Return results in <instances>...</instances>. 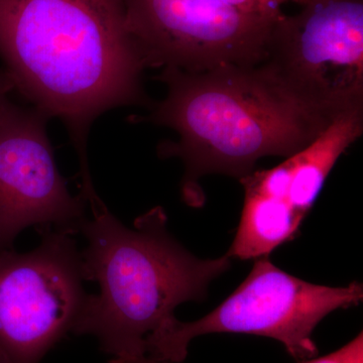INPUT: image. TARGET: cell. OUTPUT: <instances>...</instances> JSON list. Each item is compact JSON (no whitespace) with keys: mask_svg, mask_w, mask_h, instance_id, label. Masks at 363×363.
<instances>
[{"mask_svg":"<svg viewBox=\"0 0 363 363\" xmlns=\"http://www.w3.org/2000/svg\"><path fill=\"white\" fill-rule=\"evenodd\" d=\"M0 58L13 90L65 124L81 189L94 187L87 157L93 123L117 107L150 104L124 0H0Z\"/></svg>","mask_w":363,"mask_h":363,"instance_id":"1","label":"cell"},{"mask_svg":"<svg viewBox=\"0 0 363 363\" xmlns=\"http://www.w3.org/2000/svg\"><path fill=\"white\" fill-rule=\"evenodd\" d=\"M157 79L168 87L166 98L149 116L131 119L178 133V142L161 143L157 154L182 160V191L194 206L202 201L203 176L243 178L262 157L305 149L335 119L301 102L259 64L202 73L167 68Z\"/></svg>","mask_w":363,"mask_h":363,"instance_id":"2","label":"cell"},{"mask_svg":"<svg viewBox=\"0 0 363 363\" xmlns=\"http://www.w3.org/2000/svg\"><path fill=\"white\" fill-rule=\"evenodd\" d=\"M79 233L86 281H96L73 333L92 335L111 363L150 358L176 321L175 310L206 297L212 281L228 271L231 259H202L188 252L168 229L156 207L124 225L101 199L89 205Z\"/></svg>","mask_w":363,"mask_h":363,"instance_id":"3","label":"cell"},{"mask_svg":"<svg viewBox=\"0 0 363 363\" xmlns=\"http://www.w3.org/2000/svg\"><path fill=\"white\" fill-rule=\"evenodd\" d=\"M362 284L315 285L277 267L269 257L255 259L247 279L218 307L194 322H174L152 360L181 363L189 344L215 333L250 334L274 339L298 362L318 353L313 333L327 315L362 302Z\"/></svg>","mask_w":363,"mask_h":363,"instance_id":"4","label":"cell"},{"mask_svg":"<svg viewBox=\"0 0 363 363\" xmlns=\"http://www.w3.org/2000/svg\"><path fill=\"white\" fill-rule=\"evenodd\" d=\"M259 65L331 118L363 107V0H310L281 13Z\"/></svg>","mask_w":363,"mask_h":363,"instance_id":"5","label":"cell"},{"mask_svg":"<svg viewBox=\"0 0 363 363\" xmlns=\"http://www.w3.org/2000/svg\"><path fill=\"white\" fill-rule=\"evenodd\" d=\"M40 233L30 252H0V351L11 363L42 362L73 333L89 295L73 234Z\"/></svg>","mask_w":363,"mask_h":363,"instance_id":"6","label":"cell"},{"mask_svg":"<svg viewBox=\"0 0 363 363\" xmlns=\"http://www.w3.org/2000/svg\"><path fill=\"white\" fill-rule=\"evenodd\" d=\"M126 30L145 68L202 73L255 66L283 11L259 13L224 0H124Z\"/></svg>","mask_w":363,"mask_h":363,"instance_id":"7","label":"cell"},{"mask_svg":"<svg viewBox=\"0 0 363 363\" xmlns=\"http://www.w3.org/2000/svg\"><path fill=\"white\" fill-rule=\"evenodd\" d=\"M363 133V108L345 112L314 142L274 168L240 179L245 203L230 259L269 257L293 240L339 157Z\"/></svg>","mask_w":363,"mask_h":363,"instance_id":"8","label":"cell"},{"mask_svg":"<svg viewBox=\"0 0 363 363\" xmlns=\"http://www.w3.org/2000/svg\"><path fill=\"white\" fill-rule=\"evenodd\" d=\"M50 117L0 102V252L28 227L78 233L87 203L60 173L47 133Z\"/></svg>","mask_w":363,"mask_h":363,"instance_id":"9","label":"cell"},{"mask_svg":"<svg viewBox=\"0 0 363 363\" xmlns=\"http://www.w3.org/2000/svg\"><path fill=\"white\" fill-rule=\"evenodd\" d=\"M138 363H168L143 359ZM302 363H363V333L360 332L357 337L347 344L325 357L312 358Z\"/></svg>","mask_w":363,"mask_h":363,"instance_id":"10","label":"cell"},{"mask_svg":"<svg viewBox=\"0 0 363 363\" xmlns=\"http://www.w3.org/2000/svg\"><path fill=\"white\" fill-rule=\"evenodd\" d=\"M224 1L252 13H274L281 11V6L286 2L292 1L303 6L310 0H224Z\"/></svg>","mask_w":363,"mask_h":363,"instance_id":"11","label":"cell"},{"mask_svg":"<svg viewBox=\"0 0 363 363\" xmlns=\"http://www.w3.org/2000/svg\"><path fill=\"white\" fill-rule=\"evenodd\" d=\"M13 90L11 80L4 72H0V102L9 97V93Z\"/></svg>","mask_w":363,"mask_h":363,"instance_id":"12","label":"cell"},{"mask_svg":"<svg viewBox=\"0 0 363 363\" xmlns=\"http://www.w3.org/2000/svg\"><path fill=\"white\" fill-rule=\"evenodd\" d=\"M0 363H11V360H9L1 351H0Z\"/></svg>","mask_w":363,"mask_h":363,"instance_id":"13","label":"cell"}]
</instances>
